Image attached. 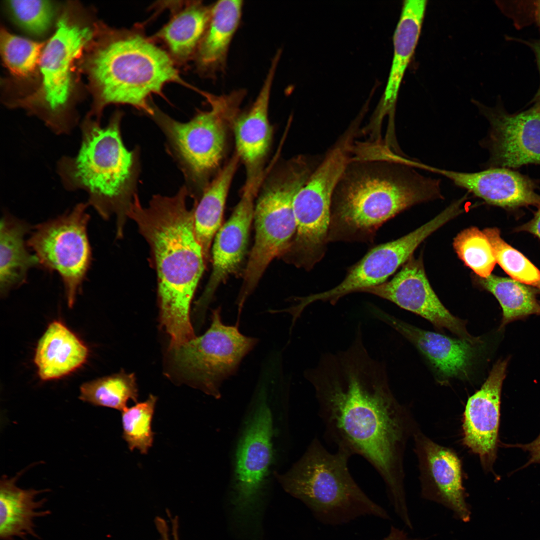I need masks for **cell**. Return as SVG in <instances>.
<instances>
[{"instance_id":"cell-30","label":"cell","mask_w":540,"mask_h":540,"mask_svg":"<svg viewBox=\"0 0 540 540\" xmlns=\"http://www.w3.org/2000/svg\"><path fill=\"white\" fill-rule=\"evenodd\" d=\"M481 286L491 292L502 310L500 328L507 324L532 314L540 315V304L536 298V290L512 278L490 274L479 277Z\"/></svg>"},{"instance_id":"cell-12","label":"cell","mask_w":540,"mask_h":540,"mask_svg":"<svg viewBox=\"0 0 540 540\" xmlns=\"http://www.w3.org/2000/svg\"><path fill=\"white\" fill-rule=\"evenodd\" d=\"M221 308L212 312L211 324L202 335L171 350L176 366L195 386L216 398L222 382L234 374L258 340L242 334L238 325L224 324Z\"/></svg>"},{"instance_id":"cell-35","label":"cell","mask_w":540,"mask_h":540,"mask_svg":"<svg viewBox=\"0 0 540 540\" xmlns=\"http://www.w3.org/2000/svg\"><path fill=\"white\" fill-rule=\"evenodd\" d=\"M483 232L494 252L496 262L512 278L540 290V270L520 252L509 245L496 228Z\"/></svg>"},{"instance_id":"cell-10","label":"cell","mask_w":540,"mask_h":540,"mask_svg":"<svg viewBox=\"0 0 540 540\" xmlns=\"http://www.w3.org/2000/svg\"><path fill=\"white\" fill-rule=\"evenodd\" d=\"M350 143L344 138L332 147L294 198L296 231L282 258L298 268L311 270L324 255L332 196L350 158Z\"/></svg>"},{"instance_id":"cell-1","label":"cell","mask_w":540,"mask_h":540,"mask_svg":"<svg viewBox=\"0 0 540 540\" xmlns=\"http://www.w3.org/2000/svg\"><path fill=\"white\" fill-rule=\"evenodd\" d=\"M305 376L328 440L338 450L366 460L384 482L394 508L406 507L404 453L419 428L393 394L384 364L370 356L362 330L348 348L324 354Z\"/></svg>"},{"instance_id":"cell-24","label":"cell","mask_w":540,"mask_h":540,"mask_svg":"<svg viewBox=\"0 0 540 540\" xmlns=\"http://www.w3.org/2000/svg\"><path fill=\"white\" fill-rule=\"evenodd\" d=\"M172 16L152 38L162 42L176 64L194 60L208 24L212 4L200 0L170 4Z\"/></svg>"},{"instance_id":"cell-19","label":"cell","mask_w":540,"mask_h":540,"mask_svg":"<svg viewBox=\"0 0 540 540\" xmlns=\"http://www.w3.org/2000/svg\"><path fill=\"white\" fill-rule=\"evenodd\" d=\"M256 408L238 446L235 488L238 502H252L262 488L272 458V418L264 390L260 392Z\"/></svg>"},{"instance_id":"cell-16","label":"cell","mask_w":540,"mask_h":540,"mask_svg":"<svg viewBox=\"0 0 540 540\" xmlns=\"http://www.w3.org/2000/svg\"><path fill=\"white\" fill-rule=\"evenodd\" d=\"M436 226L427 222L408 234L372 248L356 264L350 268L344 280L336 287L324 292L300 297L301 306L306 308L315 302L336 304L346 294L378 286L402 264L417 247L435 232Z\"/></svg>"},{"instance_id":"cell-40","label":"cell","mask_w":540,"mask_h":540,"mask_svg":"<svg viewBox=\"0 0 540 540\" xmlns=\"http://www.w3.org/2000/svg\"><path fill=\"white\" fill-rule=\"evenodd\" d=\"M382 540H416V539L409 538L404 531L392 526L388 536Z\"/></svg>"},{"instance_id":"cell-18","label":"cell","mask_w":540,"mask_h":540,"mask_svg":"<svg viewBox=\"0 0 540 540\" xmlns=\"http://www.w3.org/2000/svg\"><path fill=\"white\" fill-rule=\"evenodd\" d=\"M507 360H498L479 390L468 400L462 424L463 444L479 457L486 472L496 458L500 394Z\"/></svg>"},{"instance_id":"cell-23","label":"cell","mask_w":540,"mask_h":540,"mask_svg":"<svg viewBox=\"0 0 540 540\" xmlns=\"http://www.w3.org/2000/svg\"><path fill=\"white\" fill-rule=\"evenodd\" d=\"M243 6L240 0H219L212 4L210 19L194 59L201 76L212 78L224 71Z\"/></svg>"},{"instance_id":"cell-5","label":"cell","mask_w":540,"mask_h":540,"mask_svg":"<svg viewBox=\"0 0 540 540\" xmlns=\"http://www.w3.org/2000/svg\"><path fill=\"white\" fill-rule=\"evenodd\" d=\"M106 32L89 59L95 92L87 115L101 122L105 107L114 104L130 105L152 117V96L162 95L168 83L182 82L176 64L140 25Z\"/></svg>"},{"instance_id":"cell-7","label":"cell","mask_w":540,"mask_h":540,"mask_svg":"<svg viewBox=\"0 0 540 540\" xmlns=\"http://www.w3.org/2000/svg\"><path fill=\"white\" fill-rule=\"evenodd\" d=\"M318 164L316 158L298 156L265 184L254 206L255 238L238 298V310L256 288L270 262L288 250L296 231L294 198Z\"/></svg>"},{"instance_id":"cell-6","label":"cell","mask_w":540,"mask_h":540,"mask_svg":"<svg viewBox=\"0 0 540 540\" xmlns=\"http://www.w3.org/2000/svg\"><path fill=\"white\" fill-rule=\"evenodd\" d=\"M350 456L340 450L330 452L315 438L287 472L276 476L286 492L324 523L340 524L366 515L389 518L353 478L348 467Z\"/></svg>"},{"instance_id":"cell-8","label":"cell","mask_w":540,"mask_h":540,"mask_svg":"<svg viewBox=\"0 0 540 540\" xmlns=\"http://www.w3.org/2000/svg\"><path fill=\"white\" fill-rule=\"evenodd\" d=\"M210 106L189 121L176 120L154 104L152 116L164 132L168 149L183 174L189 196L201 194L208 176L219 164L222 156L226 124L233 122L246 91L238 89L220 95L200 92Z\"/></svg>"},{"instance_id":"cell-36","label":"cell","mask_w":540,"mask_h":540,"mask_svg":"<svg viewBox=\"0 0 540 540\" xmlns=\"http://www.w3.org/2000/svg\"><path fill=\"white\" fill-rule=\"evenodd\" d=\"M8 6L17 22L34 34L46 32L54 18L53 4L48 0H10Z\"/></svg>"},{"instance_id":"cell-2","label":"cell","mask_w":540,"mask_h":540,"mask_svg":"<svg viewBox=\"0 0 540 540\" xmlns=\"http://www.w3.org/2000/svg\"><path fill=\"white\" fill-rule=\"evenodd\" d=\"M188 196L184 185L172 196L154 195L148 206L138 196L128 212L149 247L160 322L170 336L171 348L196 336L190 305L206 262L195 234Z\"/></svg>"},{"instance_id":"cell-31","label":"cell","mask_w":540,"mask_h":540,"mask_svg":"<svg viewBox=\"0 0 540 540\" xmlns=\"http://www.w3.org/2000/svg\"><path fill=\"white\" fill-rule=\"evenodd\" d=\"M138 398L135 375L124 371L87 382L80 387V400L121 412L130 400L137 402Z\"/></svg>"},{"instance_id":"cell-22","label":"cell","mask_w":540,"mask_h":540,"mask_svg":"<svg viewBox=\"0 0 540 540\" xmlns=\"http://www.w3.org/2000/svg\"><path fill=\"white\" fill-rule=\"evenodd\" d=\"M281 54L279 49L271 61L255 100L247 112L238 114L232 123L236 153L244 162L248 170L258 168L271 142L272 132L268 119L269 102Z\"/></svg>"},{"instance_id":"cell-15","label":"cell","mask_w":540,"mask_h":540,"mask_svg":"<svg viewBox=\"0 0 540 540\" xmlns=\"http://www.w3.org/2000/svg\"><path fill=\"white\" fill-rule=\"evenodd\" d=\"M390 301L426 319L439 330L446 329L474 344L482 342L472 336L466 322L453 314L440 302L427 278L421 258L410 257L390 280L362 291Z\"/></svg>"},{"instance_id":"cell-9","label":"cell","mask_w":540,"mask_h":540,"mask_svg":"<svg viewBox=\"0 0 540 540\" xmlns=\"http://www.w3.org/2000/svg\"><path fill=\"white\" fill-rule=\"evenodd\" d=\"M56 28L41 54L39 89L13 102L12 108L26 110L53 134L64 136L71 134L80 123L71 104L72 72L76 60L92 38L93 32L66 15L58 20Z\"/></svg>"},{"instance_id":"cell-27","label":"cell","mask_w":540,"mask_h":540,"mask_svg":"<svg viewBox=\"0 0 540 540\" xmlns=\"http://www.w3.org/2000/svg\"><path fill=\"white\" fill-rule=\"evenodd\" d=\"M32 228L26 222L4 212L0 224V293L6 296L27 280L28 272L39 266L28 250L26 236Z\"/></svg>"},{"instance_id":"cell-33","label":"cell","mask_w":540,"mask_h":540,"mask_svg":"<svg viewBox=\"0 0 540 540\" xmlns=\"http://www.w3.org/2000/svg\"><path fill=\"white\" fill-rule=\"evenodd\" d=\"M0 52L4 64L14 76L26 78L39 66L44 42L18 36L4 29L0 32Z\"/></svg>"},{"instance_id":"cell-14","label":"cell","mask_w":540,"mask_h":540,"mask_svg":"<svg viewBox=\"0 0 540 540\" xmlns=\"http://www.w3.org/2000/svg\"><path fill=\"white\" fill-rule=\"evenodd\" d=\"M240 200L230 218L216 232L212 250V270L204 290L196 301L195 312L204 318L218 286L239 269L244 256L254 220V199L266 172H248Z\"/></svg>"},{"instance_id":"cell-37","label":"cell","mask_w":540,"mask_h":540,"mask_svg":"<svg viewBox=\"0 0 540 540\" xmlns=\"http://www.w3.org/2000/svg\"><path fill=\"white\" fill-rule=\"evenodd\" d=\"M509 446L520 448L529 452L530 458L524 467L534 463L540 464V434L536 440L528 444H516L512 446L509 445Z\"/></svg>"},{"instance_id":"cell-21","label":"cell","mask_w":540,"mask_h":540,"mask_svg":"<svg viewBox=\"0 0 540 540\" xmlns=\"http://www.w3.org/2000/svg\"><path fill=\"white\" fill-rule=\"evenodd\" d=\"M375 314L420 350L440 382L468 378L476 360L478 344L418 328L380 310H376Z\"/></svg>"},{"instance_id":"cell-28","label":"cell","mask_w":540,"mask_h":540,"mask_svg":"<svg viewBox=\"0 0 540 540\" xmlns=\"http://www.w3.org/2000/svg\"><path fill=\"white\" fill-rule=\"evenodd\" d=\"M426 4V0L404 2L394 34V56L383 96L384 108H390L396 102L404 72L418 40Z\"/></svg>"},{"instance_id":"cell-25","label":"cell","mask_w":540,"mask_h":540,"mask_svg":"<svg viewBox=\"0 0 540 540\" xmlns=\"http://www.w3.org/2000/svg\"><path fill=\"white\" fill-rule=\"evenodd\" d=\"M88 354L86 346L73 332L61 321L54 320L38 343L34 362L41 380H50L81 367Z\"/></svg>"},{"instance_id":"cell-26","label":"cell","mask_w":540,"mask_h":540,"mask_svg":"<svg viewBox=\"0 0 540 540\" xmlns=\"http://www.w3.org/2000/svg\"><path fill=\"white\" fill-rule=\"evenodd\" d=\"M20 473L6 478L3 476L0 483V538L14 540L24 539L30 536L39 538L35 530L34 520L50 514L43 510L46 500H37L39 494L48 490L22 489L16 484Z\"/></svg>"},{"instance_id":"cell-17","label":"cell","mask_w":540,"mask_h":540,"mask_svg":"<svg viewBox=\"0 0 540 540\" xmlns=\"http://www.w3.org/2000/svg\"><path fill=\"white\" fill-rule=\"evenodd\" d=\"M418 458L421 496L440 504L463 522L470 519L462 484V462L452 449L440 445L418 428L412 436Z\"/></svg>"},{"instance_id":"cell-41","label":"cell","mask_w":540,"mask_h":540,"mask_svg":"<svg viewBox=\"0 0 540 540\" xmlns=\"http://www.w3.org/2000/svg\"><path fill=\"white\" fill-rule=\"evenodd\" d=\"M535 16L536 22L540 28V1H538L536 5Z\"/></svg>"},{"instance_id":"cell-29","label":"cell","mask_w":540,"mask_h":540,"mask_svg":"<svg viewBox=\"0 0 540 540\" xmlns=\"http://www.w3.org/2000/svg\"><path fill=\"white\" fill-rule=\"evenodd\" d=\"M240 158L236 153L202 191L192 206L195 234L206 262L212 242L221 227L227 196Z\"/></svg>"},{"instance_id":"cell-34","label":"cell","mask_w":540,"mask_h":540,"mask_svg":"<svg viewBox=\"0 0 540 540\" xmlns=\"http://www.w3.org/2000/svg\"><path fill=\"white\" fill-rule=\"evenodd\" d=\"M453 246L460 258L478 276L486 278L491 274L496 261L483 232L476 227L465 229L454 238Z\"/></svg>"},{"instance_id":"cell-20","label":"cell","mask_w":540,"mask_h":540,"mask_svg":"<svg viewBox=\"0 0 540 540\" xmlns=\"http://www.w3.org/2000/svg\"><path fill=\"white\" fill-rule=\"evenodd\" d=\"M422 168L441 174L490 204L508 210L540 206L536 180L512 169L490 168L474 172L440 169L423 164Z\"/></svg>"},{"instance_id":"cell-39","label":"cell","mask_w":540,"mask_h":540,"mask_svg":"<svg viewBox=\"0 0 540 540\" xmlns=\"http://www.w3.org/2000/svg\"><path fill=\"white\" fill-rule=\"evenodd\" d=\"M528 44L532 49L534 52L536 62L540 74V40H535L532 42H525ZM531 102H540V86L536 94Z\"/></svg>"},{"instance_id":"cell-4","label":"cell","mask_w":540,"mask_h":540,"mask_svg":"<svg viewBox=\"0 0 540 540\" xmlns=\"http://www.w3.org/2000/svg\"><path fill=\"white\" fill-rule=\"evenodd\" d=\"M124 112L116 110L108 123L86 116L79 128L81 142L76 154L57 161L56 172L68 192L84 191L88 203L104 220L114 217L116 238L124 236L128 212L138 196L140 173L138 148L128 150L121 134Z\"/></svg>"},{"instance_id":"cell-3","label":"cell","mask_w":540,"mask_h":540,"mask_svg":"<svg viewBox=\"0 0 540 540\" xmlns=\"http://www.w3.org/2000/svg\"><path fill=\"white\" fill-rule=\"evenodd\" d=\"M413 168L404 158H350L333 192L328 242H372L398 214L442 198L440 180Z\"/></svg>"},{"instance_id":"cell-11","label":"cell","mask_w":540,"mask_h":540,"mask_svg":"<svg viewBox=\"0 0 540 540\" xmlns=\"http://www.w3.org/2000/svg\"><path fill=\"white\" fill-rule=\"evenodd\" d=\"M86 202L32 228L27 244L39 266L60 276L70 308L80 292L92 260Z\"/></svg>"},{"instance_id":"cell-38","label":"cell","mask_w":540,"mask_h":540,"mask_svg":"<svg viewBox=\"0 0 540 540\" xmlns=\"http://www.w3.org/2000/svg\"><path fill=\"white\" fill-rule=\"evenodd\" d=\"M514 231L529 232L540 239V206L538 208L532 220L516 227Z\"/></svg>"},{"instance_id":"cell-13","label":"cell","mask_w":540,"mask_h":540,"mask_svg":"<svg viewBox=\"0 0 540 540\" xmlns=\"http://www.w3.org/2000/svg\"><path fill=\"white\" fill-rule=\"evenodd\" d=\"M510 114L500 106L489 108L477 104L490 124L482 144L489 152L488 168L514 169L540 165V102Z\"/></svg>"},{"instance_id":"cell-32","label":"cell","mask_w":540,"mask_h":540,"mask_svg":"<svg viewBox=\"0 0 540 540\" xmlns=\"http://www.w3.org/2000/svg\"><path fill=\"white\" fill-rule=\"evenodd\" d=\"M157 398L150 394L145 401L122 411V438L130 451L146 454L152 446L154 433L152 424Z\"/></svg>"}]
</instances>
